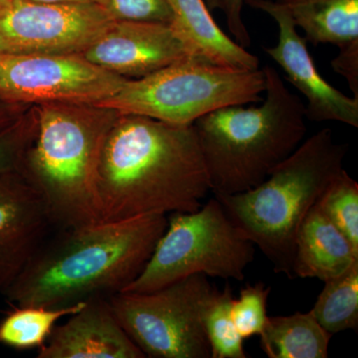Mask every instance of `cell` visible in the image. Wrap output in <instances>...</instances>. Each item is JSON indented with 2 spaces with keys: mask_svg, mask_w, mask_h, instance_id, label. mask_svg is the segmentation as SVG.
I'll return each mask as SVG.
<instances>
[{
  "mask_svg": "<svg viewBox=\"0 0 358 358\" xmlns=\"http://www.w3.org/2000/svg\"><path fill=\"white\" fill-rule=\"evenodd\" d=\"M313 45L341 44L358 37V0H275Z\"/></svg>",
  "mask_w": 358,
  "mask_h": 358,
  "instance_id": "cell-17",
  "label": "cell"
},
{
  "mask_svg": "<svg viewBox=\"0 0 358 358\" xmlns=\"http://www.w3.org/2000/svg\"><path fill=\"white\" fill-rule=\"evenodd\" d=\"M86 301L68 307L13 306L0 320V345L18 350H40L50 338L59 320L84 307Z\"/></svg>",
  "mask_w": 358,
  "mask_h": 358,
  "instance_id": "cell-19",
  "label": "cell"
},
{
  "mask_svg": "<svg viewBox=\"0 0 358 358\" xmlns=\"http://www.w3.org/2000/svg\"><path fill=\"white\" fill-rule=\"evenodd\" d=\"M259 336L268 358H327L333 334L320 326L310 310L268 317Z\"/></svg>",
  "mask_w": 358,
  "mask_h": 358,
  "instance_id": "cell-18",
  "label": "cell"
},
{
  "mask_svg": "<svg viewBox=\"0 0 358 358\" xmlns=\"http://www.w3.org/2000/svg\"><path fill=\"white\" fill-rule=\"evenodd\" d=\"M244 4L245 0H219V9L223 11L226 24L235 41L244 48H248L251 45V36L242 15Z\"/></svg>",
  "mask_w": 358,
  "mask_h": 358,
  "instance_id": "cell-27",
  "label": "cell"
},
{
  "mask_svg": "<svg viewBox=\"0 0 358 358\" xmlns=\"http://www.w3.org/2000/svg\"><path fill=\"white\" fill-rule=\"evenodd\" d=\"M127 80L81 54L0 55V96L20 105L98 103Z\"/></svg>",
  "mask_w": 358,
  "mask_h": 358,
  "instance_id": "cell-9",
  "label": "cell"
},
{
  "mask_svg": "<svg viewBox=\"0 0 358 358\" xmlns=\"http://www.w3.org/2000/svg\"><path fill=\"white\" fill-rule=\"evenodd\" d=\"M348 145L324 128L273 169L260 185L234 194H213L228 218L261 250L274 272L294 279V241L303 219L343 169Z\"/></svg>",
  "mask_w": 358,
  "mask_h": 358,
  "instance_id": "cell-5",
  "label": "cell"
},
{
  "mask_svg": "<svg viewBox=\"0 0 358 358\" xmlns=\"http://www.w3.org/2000/svg\"><path fill=\"white\" fill-rule=\"evenodd\" d=\"M234 299L227 284L216 292L205 317V329L210 345L211 358H246L244 338L238 333L231 317Z\"/></svg>",
  "mask_w": 358,
  "mask_h": 358,
  "instance_id": "cell-22",
  "label": "cell"
},
{
  "mask_svg": "<svg viewBox=\"0 0 358 358\" xmlns=\"http://www.w3.org/2000/svg\"><path fill=\"white\" fill-rule=\"evenodd\" d=\"M210 10L219 9V0H204Z\"/></svg>",
  "mask_w": 358,
  "mask_h": 358,
  "instance_id": "cell-30",
  "label": "cell"
},
{
  "mask_svg": "<svg viewBox=\"0 0 358 358\" xmlns=\"http://www.w3.org/2000/svg\"><path fill=\"white\" fill-rule=\"evenodd\" d=\"M315 207L341 231L358 252V183L345 169L327 185Z\"/></svg>",
  "mask_w": 358,
  "mask_h": 358,
  "instance_id": "cell-21",
  "label": "cell"
},
{
  "mask_svg": "<svg viewBox=\"0 0 358 358\" xmlns=\"http://www.w3.org/2000/svg\"><path fill=\"white\" fill-rule=\"evenodd\" d=\"M210 192L192 124L120 114L96 171L99 222L196 211Z\"/></svg>",
  "mask_w": 358,
  "mask_h": 358,
  "instance_id": "cell-1",
  "label": "cell"
},
{
  "mask_svg": "<svg viewBox=\"0 0 358 358\" xmlns=\"http://www.w3.org/2000/svg\"><path fill=\"white\" fill-rule=\"evenodd\" d=\"M81 55L129 80L147 77L192 57L169 23L134 20L113 21Z\"/></svg>",
  "mask_w": 358,
  "mask_h": 358,
  "instance_id": "cell-12",
  "label": "cell"
},
{
  "mask_svg": "<svg viewBox=\"0 0 358 358\" xmlns=\"http://www.w3.org/2000/svg\"><path fill=\"white\" fill-rule=\"evenodd\" d=\"M262 71L265 96L260 105L228 106L193 122L213 194L260 185L307 136L305 103L277 69L266 65Z\"/></svg>",
  "mask_w": 358,
  "mask_h": 358,
  "instance_id": "cell-3",
  "label": "cell"
},
{
  "mask_svg": "<svg viewBox=\"0 0 358 358\" xmlns=\"http://www.w3.org/2000/svg\"><path fill=\"white\" fill-rule=\"evenodd\" d=\"M338 54L331 60L333 69L345 78L353 96L358 98V37L338 46Z\"/></svg>",
  "mask_w": 358,
  "mask_h": 358,
  "instance_id": "cell-26",
  "label": "cell"
},
{
  "mask_svg": "<svg viewBox=\"0 0 358 358\" xmlns=\"http://www.w3.org/2000/svg\"><path fill=\"white\" fill-rule=\"evenodd\" d=\"M245 4L268 14L277 22L278 44L264 51L305 96L308 120L343 122L358 128V98L345 96L322 78L308 51L307 40L299 34L288 11L273 0H245Z\"/></svg>",
  "mask_w": 358,
  "mask_h": 358,
  "instance_id": "cell-11",
  "label": "cell"
},
{
  "mask_svg": "<svg viewBox=\"0 0 358 358\" xmlns=\"http://www.w3.org/2000/svg\"><path fill=\"white\" fill-rule=\"evenodd\" d=\"M216 292L207 275L196 274L147 293L120 292L108 301L145 357L211 358L205 317Z\"/></svg>",
  "mask_w": 358,
  "mask_h": 358,
  "instance_id": "cell-8",
  "label": "cell"
},
{
  "mask_svg": "<svg viewBox=\"0 0 358 358\" xmlns=\"http://www.w3.org/2000/svg\"><path fill=\"white\" fill-rule=\"evenodd\" d=\"M255 251L213 196L199 210L171 214L145 268L122 292L147 293L196 274L243 281Z\"/></svg>",
  "mask_w": 358,
  "mask_h": 358,
  "instance_id": "cell-7",
  "label": "cell"
},
{
  "mask_svg": "<svg viewBox=\"0 0 358 358\" xmlns=\"http://www.w3.org/2000/svg\"><path fill=\"white\" fill-rule=\"evenodd\" d=\"M167 225L150 214L65 228L4 292L13 306L68 307L120 293L141 274Z\"/></svg>",
  "mask_w": 358,
  "mask_h": 358,
  "instance_id": "cell-2",
  "label": "cell"
},
{
  "mask_svg": "<svg viewBox=\"0 0 358 358\" xmlns=\"http://www.w3.org/2000/svg\"><path fill=\"white\" fill-rule=\"evenodd\" d=\"M31 106L9 102L0 96V131L13 124Z\"/></svg>",
  "mask_w": 358,
  "mask_h": 358,
  "instance_id": "cell-28",
  "label": "cell"
},
{
  "mask_svg": "<svg viewBox=\"0 0 358 358\" xmlns=\"http://www.w3.org/2000/svg\"><path fill=\"white\" fill-rule=\"evenodd\" d=\"M34 107L36 134L17 171L38 192L52 224L65 229L99 222L96 171L120 113L85 103Z\"/></svg>",
  "mask_w": 358,
  "mask_h": 358,
  "instance_id": "cell-4",
  "label": "cell"
},
{
  "mask_svg": "<svg viewBox=\"0 0 358 358\" xmlns=\"http://www.w3.org/2000/svg\"><path fill=\"white\" fill-rule=\"evenodd\" d=\"M113 21L99 4L13 0L0 9V55L82 54Z\"/></svg>",
  "mask_w": 358,
  "mask_h": 358,
  "instance_id": "cell-10",
  "label": "cell"
},
{
  "mask_svg": "<svg viewBox=\"0 0 358 358\" xmlns=\"http://www.w3.org/2000/svg\"><path fill=\"white\" fill-rule=\"evenodd\" d=\"M103 8L114 20L171 23L169 0H106Z\"/></svg>",
  "mask_w": 358,
  "mask_h": 358,
  "instance_id": "cell-25",
  "label": "cell"
},
{
  "mask_svg": "<svg viewBox=\"0 0 358 358\" xmlns=\"http://www.w3.org/2000/svg\"><path fill=\"white\" fill-rule=\"evenodd\" d=\"M38 358H145L129 338L109 301L103 296L86 301L81 310L56 326L38 350Z\"/></svg>",
  "mask_w": 358,
  "mask_h": 358,
  "instance_id": "cell-14",
  "label": "cell"
},
{
  "mask_svg": "<svg viewBox=\"0 0 358 358\" xmlns=\"http://www.w3.org/2000/svg\"><path fill=\"white\" fill-rule=\"evenodd\" d=\"M310 312L331 334L358 327V261L343 274L324 282Z\"/></svg>",
  "mask_w": 358,
  "mask_h": 358,
  "instance_id": "cell-20",
  "label": "cell"
},
{
  "mask_svg": "<svg viewBox=\"0 0 358 358\" xmlns=\"http://www.w3.org/2000/svg\"><path fill=\"white\" fill-rule=\"evenodd\" d=\"M36 129V109L31 106L13 124L0 131V173L20 169Z\"/></svg>",
  "mask_w": 358,
  "mask_h": 358,
  "instance_id": "cell-24",
  "label": "cell"
},
{
  "mask_svg": "<svg viewBox=\"0 0 358 358\" xmlns=\"http://www.w3.org/2000/svg\"><path fill=\"white\" fill-rule=\"evenodd\" d=\"M27 1L61 4H99V6L103 7L106 0H27Z\"/></svg>",
  "mask_w": 358,
  "mask_h": 358,
  "instance_id": "cell-29",
  "label": "cell"
},
{
  "mask_svg": "<svg viewBox=\"0 0 358 358\" xmlns=\"http://www.w3.org/2000/svg\"><path fill=\"white\" fill-rule=\"evenodd\" d=\"M10 1H13V0H0V9L3 8V7L6 6Z\"/></svg>",
  "mask_w": 358,
  "mask_h": 358,
  "instance_id": "cell-31",
  "label": "cell"
},
{
  "mask_svg": "<svg viewBox=\"0 0 358 358\" xmlns=\"http://www.w3.org/2000/svg\"><path fill=\"white\" fill-rule=\"evenodd\" d=\"M264 91L262 69H233L189 57L147 77L127 80L115 95L95 105L192 126L221 108L260 103Z\"/></svg>",
  "mask_w": 358,
  "mask_h": 358,
  "instance_id": "cell-6",
  "label": "cell"
},
{
  "mask_svg": "<svg viewBox=\"0 0 358 358\" xmlns=\"http://www.w3.org/2000/svg\"><path fill=\"white\" fill-rule=\"evenodd\" d=\"M169 2L173 11L169 24L192 57L233 69H260L259 58L219 27L204 0Z\"/></svg>",
  "mask_w": 358,
  "mask_h": 358,
  "instance_id": "cell-15",
  "label": "cell"
},
{
  "mask_svg": "<svg viewBox=\"0 0 358 358\" xmlns=\"http://www.w3.org/2000/svg\"><path fill=\"white\" fill-rule=\"evenodd\" d=\"M271 288L262 282L247 285L239 298L231 303V317L238 333L244 339L259 336L268 320V299Z\"/></svg>",
  "mask_w": 358,
  "mask_h": 358,
  "instance_id": "cell-23",
  "label": "cell"
},
{
  "mask_svg": "<svg viewBox=\"0 0 358 358\" xmlns=\"http://www.w3.org/2000/svg\"><path fill=\"white\" fill-rule=\"evenodd\" d=\"M50 216L38 192L17 171L0 173V293L44 243Z\"/></svg>",
  "mask_w": 358,
  "mask_h": 358,
  "instance_id": "cell-13",
  "label": "cell"
},
{
  "mask_svg": "<svg viewBox=\"0 0 358 358\" xmlns=\"http://www.w3.org/2000/svg\"><path fill=\"white\" fill-rule=\"evenodd\" d=\"M357 261L358 252L350 240L315 205L296 233L294 278L326 282L343 274Z\"/></svg>",
  "mask_w": 358,
  "mask_h": 358,
  "instance_id": "cell-16",
  "label": "cell"
}]
</instances>
